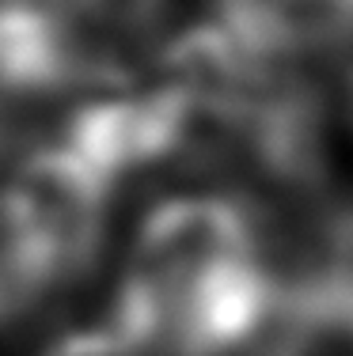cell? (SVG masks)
Segmentation results:
<instances>
[{
    "mask_svg": "<svg viewBox=\"0 0 353 356\" xmlns=\"http://www.w3.org/2000/svg\"><path fill=\"white\" fill-rule=\"evenodd\" d=\"M194 133V103L175 88L125 91L84 106L61 133V148L72 152L103 186L145 171L164 159L187 156Z\"/></svg>",
    "mask_w": 353,
    "mask_h": 356,
    "instance_id": "7a4b0ae2",
    "label": "cell"
},
{
    "mask_svg": "<svg viewBox=\"0 0 353 356\" xmlns=\"http://www.w3.org/2000/svg\"><path fill=\"white\" fill-rule=\"evenodd\" d=\"M42 356H167L152 349L148 341L125 334L118 322H99V326H88V330H72V334L57 337Z\"/></svg>",
    "mask_w": 353,
    "mask_h": 356,
    "instance_id": "277c9868",
    "label": "cell"
},
{
    "mask_svg": "<svg viewBox=\"0 0 353 356\" xmlns=\"http://www.w3.org/2000/svg\"><path fill=\"white\" fill-rule=\"evenodd\" d=\"M217 19L266 57L292 61L353 38V0H217Z\"/></svg>",
    "mask_w": 353,
    "mask_h": 356,
    "instance_id": "3957f363",
    "label": "cell"
},
{
    "mask_svg": "<svg viewBox=\"0 0 353 356\" xmlns=\"http://www.w3.org/2000/svg\"><path fill=\"white\" fill-rule=\"evenodd\" d=\"M111 186L72 152H31L0 190V273L19 296L61 284L99 250Z\"/></svg>",
    "mask_w": 353,
    "mask_h": 356,
    "instance_id": "6da1fadb",
    "label": "cell"
},
{
    "mask_svg": "<svg viewBox=\"0 0 353 356\" xmlns=\"http://www.w3.org/2000/svg\"><path fill=\"white\" fill-rule=\"evenodd\" d=\"M350 106H353V69H350Z\"/></svg>",
    "mask_w": 353,
    "mask_h": 356,
    "instance_id": "5b68a950",
    "label": "cell"
}]
</instances>
